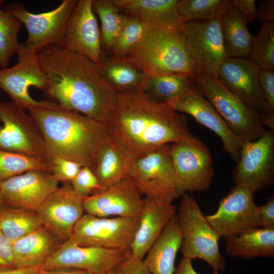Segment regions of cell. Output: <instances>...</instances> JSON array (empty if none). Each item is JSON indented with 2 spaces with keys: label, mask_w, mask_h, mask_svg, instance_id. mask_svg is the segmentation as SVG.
Returning a JSON list of instances; mask_svg holds the SVG:
<instances>
[{
  "label": "cell",
  "mask_w": 274,
  "mask_h": 274,
  "mask_svg": "<svg viewBox=\"0 0 274 274\" xmlns=\"http://www.w3.org/2000/svg\"><path fill=\"white\" fill-rule=\"evenodd\" d=\"M259 83L269 110L274 112V71L260 69Z\"/></svg>",
  "instance_id": "b9f144b4"
},
{
  "label": "cell",
  "mask_w": 274,
  "mask_h": 274,
  "mask_svg": "<svg viewBox=\"0 0 274 274\" xmlns=\"http://www.w3.org/2000/svg\"><path fill=\"white\" fill-rule=\"evenodd\" d=\"M77 2L64 0L55 9L39 14L28 12L23 4L18 2L9 3L3 8L25 26L28 37L24 45L38 53L47 47L61 46L67 21Z\"/></svg>",
  "instance_id": "9c48e42d"
},
{
  "label": "cell",
  "mask_w": 274,
  "mask_h": 274,
  "mask_svg": "<svg viewBox=\"0 0 274 274\" xmlns=\"http://www.w3.org/2000/svg\"><path fill=\"white\" fill-rule=\"evenodd\" d=\"M51 163V174L58 182L70 183L83 166L78 162L59 157H52Z\"/></svg>",
  "instance_id": "ab89813d"
},
{
  "label": "cell",
  "mask_w": 274,
  "mask_h": 274,
  "mask_svg": "<svg viewBox=\"0 0 274 274\" xmlns=\"http://www.w3.org/2000/svg\"><path fill=\"white\" fill-rule=\"evenodd\" d=\"M166 104L177 112L192 116L198 123L217 135L223 149L236 163L238 161L243 141L231 130L195 84Z\"/></svg>",
  "instance_id": "e0dca14e"
},
{
  "label": "cell",
  "mask_w": 274,
  "mask_h": 274,
  "mask_svg": "<svg viewBox=\"0 0 274 274\" xmlns=\"http://www.w3.org/2000/svg\"><path fill=\"white\" fill-rule=\"evenodd\" d=\"M260 68L250 59L228 58L220 65L217 78L248 107L263 117V122L274 115L264 99L259 83Z\"/></svg>",
  "instance_id": "ac0fdd59"
},
{
  "label": "cell",
  "mask_w": 274,
  "mask_h": 274,
  "mask_svg": "<svg viewBox=\"0 0 274 274\" xmlns=\"http://www.w3.org/2000/svg\"><path fill=\"white\" fill-rule=\"evenodd\" d=\"M250 56L260 69L274 71V23H263L254 36Z\"/></svg>",
  "instance_id": "74e56055"
},
{
  "label": "cell",
  "mask_w": 274,
  "mask_h": 274,
  "mask_svg": "<svg viewBox=\"0 0 274 274\" xmlns=\"http://www.w3.org/2000/svg\"><path fill=\"white\" fill-rule=\"evenodd\" d=\"M256 19L263 23H274V1L261 0L256 6Z\"/></svg>",
  "instance_id": "bcb514c9"
},
{
  "label": "cell",
  "mask_w": 274,
  "mask_h": 274,
  "mask_svg": "<svg viewBox=\"0 0 274 274\" xmlns=\"http://www.w3.org/2000/svg\"><path fill=\"white\" fill-rule=\"evenodd\" d=\"M232 5L247 22L253 23L256 20V6L255 0H232Z\"/></svg>",
  "instance_id": "f6af8a7d"
},
{
  "label": "cell",
  "mask_w": 274,
  "mask_h": 274,
  "mask_svg": "<svg viewBox=\"0 0 274 274\" xmlns=\"http://www.w3.org/2000/svg\"><path fill=\"white\" fill-rule=\"evenodd\" d=\"M194 84L193 79L189 77L147 76L141 89L153 99L166 103Z\"/></svg>",
  "instance_id": "d6a6232c"
},
{
  "label": "cell",
  "mask_w": 274,
  "mask_h": 274,
  "mask_svg": "<svg viewBox=\"0 0 274 274\" xmlns=\"http://www.w3.org/2000/svg\"><path fill=\"white\" fill-rule=\"evenodd\" d=\"M0 150L51 160L32 117L12 101L0 100Z\"/></svg>",
  "instance_id": "8fae6325"
},
{
  "label": "cell",
  "mask_w": 274,
  "mask_h": 274,
  "mask_svg": "<svg viewBox=\"0 0 274 274\" xmlns=\"http://www.w3.org/2000/svg\"><path fill=\"white\" fill-rule=\"evenodd\" d=\"M180 27L197 74L217 78L219 67L228 58L220 20L186 21Z\"/></svg>",
  "instance_id": "4fadbf2b"
},
{
  "label": "cell",
  "mask_w": 274,
  "mask_h": 274,
  "mask_svg": "<svg viewBox=\"0 0 274 274\" xmlns=\"http://www.w3.org/2000/svg\"><path fill=\"white\" fill-rule=\"evenodd\" d=\"M180 0H112L128 16L151 28L180 26L184 21L178 11Z\"/></svg>",
  "instance_id": "d4e9b609"
},
{
  "label": "cell",
  "mask_w": 274,
  "mask_h": 274,
  "mask_svg": "<svg viewBox=\"0 0 274 274\" xmlns=\"http://www.w3.org/2000/svg\"><path fill=\"white\" fill-rule=\"evenodd\" d=\"M61 46L99 66L102 52L100 33L92 0L77 1L67 21Z\"/></svg>",
  "instance_id": "44dd1931"
},
{
  "label": "cell",
  "mask_w": 274,
  "mask_h": 274,
  "mask_svg": "<svg viewBox=\"0 0 274 274\" xmlns=\"http://www.w3.org/2000/svg\"><path fill=\"white\" fill-rule=\"evenodd\" d=\"M43 226L36 211L0 204V228L11 242Z\"/></svg>",
  "instance_id": "f546056e"
},
{
  "label": "cell",
  "mask_w": 274,
  "mask_h": 274,
  "mask_svg": "<svg viewBox=\"0 0 274 274\" xmlns=\"http://www.w3.org/2000/svg\"><path fill=\"white\" fill-rule=\"evenodd\" d=\"M169 153L179 196L211 187L214 173L210 151L194 135L170 144Z\"/></svg>",
  "instance_id": "52a82bcc"
},
{
  "label": "cell",
  "mask_w": 274,
  "mask_h": 274,
  "mask_svg": "<svg viewBox=\"0 0 274 274\" xmlns=\"http://www.w3.org/2000/svg\"><path fill=\"white\" fill-rule=\"evenodd\" d=\"M4 2L0 1V66L8 67L12 56L17 54L20 47L18 35L22 23L14 15L2 9Z\"/></svg>",
  "instance_id": "d590c367"
},
{
  "label": "cell",
  "mask_w": 274,
  "mask_h": 274,
  "mask_svg": "<svg viewBox=\"0 0 274 274\" xmlns=\"http://www.w3.org/2000/svg\"><path fill=\"white\" fill-rule=\"evenodd\" d=\"M105 274H150L143 260L132 255L114 266Z\"/></svg>",
  "instance_id": "60d3db41"
},
{
  "label": "cell",
  "mask_w": 274,
  "mask_h": 274,
  "mask_svg": "<svg viewBox=\"0 0 274 274\" xmlns=\"http://www.w3.org/2000/svg\"><path fill=\"white\" fill-rule=\"evenodd\" d=\"M138 221L139 217H100L86 213L76 223L69 241L109 249L130 248Z\"/></svg>",
  "instance_id": "5bb4252c"
},
{
  "label": "cell",
  "mask_w": 274,
  "mask_h": 274,
  "mask_svg": "<svg viewBox=\"0 0 274 274\" xmlns=\"http://www.w3.org/2000/svg\"><path fill=\"white\" fill-rule=\"evenodd\" d=\"M15 268L12 252V242L0 228V270Z\"/></svg>",
  "instance_id": "7bdbcfd3"
},
{
  "label": "cell",
  "mask_w": 274,
  "mask_h": 274,
  "mask_svg": "<svg viewBox=\"0 0 274 274\" xmlns=\"http://www.w3.org/2000/svg\"><path fill=\"white\" fill-rule=\"evenodd\" d=\"M28 111L39 127L51 159L61 157L93 170L99 151L110 134L106 123L59 107H34Z\"/></svg>",
  "instance_id": "3957f363"
},
{
  "label": "cell",
  "mask_w": 274,
  "mask_h": 274,
  "mask_svg": "<svg viewBox=\"0 0 274 274\" xmlns=\"http://www.w3.org/2000/svg\"><path fill=\"white\" fill-rule=\"evenodd\" d=\"M144 196L131 177L124 179L101 191L84 198L86 214L100 217H138Z\"/></svg>",
  "instance_id": "d6986e66"
},
{
  "label": "cell",
  "mask_w": 274,
  "mask_h": 274,
  "mask_svg": "<svg viewBox=\"0 0 274 274\" xmlns=\"http://www.w3.org/2000/svg\"><path fill=\"white\" fill-rule=\"evenodd\" d=\"M220 21L228 58H245L249 56L254 36L249 31L245 18L233 7Z\"/></svg>",
  "instance_id": "f1b7e54d"
},
{
  "label": "cell",
  "mask_w": 274,
  "mask_h": 274,
  "mask_svg": "<svg viewBox=\"0 0 274 274\" xmlns=\"http://www.w3.org/2000/svg\"><path fill=\"white\" fill-rule=\"evenodd\" d=\"M170 144L135 158L130 176L144 197L173 202L179 197L169 153Z\"/></svg>",
  "instance_id": "30bf717a"
},
{
  "label": "cell",
  "mask_w": 274,
  "mask_h": 274,
  "mask_svg": "<svg viewBox=\"0 0 274 274\" xmlns=\"http://www.w3.org/2000/svg\"><path fill=\"white\" fill-rule=\"evenodd\" d=\"M177 210L173 202L144 197L138 226L130 246L132 255L143 260L165 226L176 214Z\"/></svg>",
  "instance_id": "603a6c76"
},
{
  "label": "cell",
  "mask_w": 274,
  "mask_h": 274,
  "mask_svg": "<svg viewBox=\"0 0 274 274\" xmlns=\"http://www.w3.org/2000/svg\"><path fill=\"white\" fill-rule=\"evenodd\" d=\"M150 28L139 20L123 14L120 31L111 50L115 59L124 57L143 39Z\"/></svg>",
  "instance_id": "8d00e7d4"
},
{
  "label": "cell",
  "mask_w": 274,
  "mask_h": 274,
  "mask_svg": "<svg viewBox=\"0 0 274 274\" xmlns=\"http://www.w3.org/2000/svg\"><path fill=\"white\" fill-rule=\"evenodd\" d=\"M181 197L177 217L182 235L180 249L183 257L198 258L208 262L214 271H223L226 262L219 249L221 235L192 196L185 193Z\"/></svg>",
  "instance_id": "5b68a950"
},
{
  "label": "cell",
  "mask_w": 274,
  "mask_h": 274,
  "mask_svg": "<svg viewBox=\"0 0 274 274\" xmlns=\"http://www.w3.org/2000/svg\"><path fill=\"white\" fill-rule=\"evenodd\" d=\"M182 235L176 214L149 249L143 262L150 274H174Z\"/></svg>",
  "instance_id": "4316f807"
},
{
  "label": "cell",
  "mask_w": 274,
  "mask_h": 274,
  "mask_svg": "<svg viewBox=\"0 0 274 274\" xmlns=\"http://www.w3.org/2000/svg\"><path fill=\"white\" fill-rule=\"evenodd\" d=\"M193 81L231 130L243 142L256 140L268 129L263 124L262 116L248 107L218 78L198 75Z\"/></svg>",
  "instance_id": "8992f818"
},
{
  "label": "cell",
  "mask_w": 274,
  "mask_h": 274,
  "mask_svg": "<svg viewBox=\"0 0 274 274\" xmlns=\"http://www.w3.org/2000/svg\"><path fill=\"white\" fill-rule=\"evenodd\" d=\"M1 203V200H0V204Z\"/></svg>",
  "instance_id": "f907efd6"
},
{
  "label": "cell",
  "mask_w": 274,
  "mask_h": 274,
  "mask_svg": "<svg viewBox=\"0 0 274 274\" xmlns=\"http://www.w3.org/2000/svg\"><path fill=\"white\" fill-rule=\"evenodd\" d=\"M33 170L51 173V160L0 150V182Z\"/></svg>",
  "instance_id": "836d02e7"
},
{
  "label": "cell",
  "mask_w": 274,
  "mask_h": 274,
  "mask_svg": "<svg viewBox=\"0 0 274 274\" xmlns=\"http://www.w3.org/2000/svg\"><path fill=\"white\" fill-rule=\"evenodd\" d=\"M38 55L47 76L43 92L48 100L107 123L118 92L101 77L94 62L58 45L47 47Z\"/></svg>",
  "instance_id": "6da1fadb"
},
{
  "label": "cell",
  "mask_w": 274,
  "mask_h": 274,
  "mask_svg": "<svg viewBox=\"0 0 274 274\" xmlns=\"http://www.w3.org/2000/svg\"><path fill=\"white\" fill-rule=\"evenodd\" d=\"M92 8L101 23V44L111 51L120 31L123 14L112 0H92Z\"/></svg>",
  "instance_id": "e575fe53"
},
{
  "label": "cell",
  "mask_w": 274,
  "mask_h": 274,
  "mask_svg": "<svg viewBox=\"0 0 274 274\" xmlns=\"http://www.w3.org/2000/svg\"><path fill=\"white\" fill-rule=\"evenodd\" d=\"M58 184L51 173L28 171L0 182V200L8 206L37 211Z\"/></svg>",
  "instance_id": "7402d4cb"
},
{
  "label": "cell",
  "mask_w": 274,
  "mask_h": 274,
  "mask_svg": "<svg viewBox=\"0 0 274 274\" xmlns=\"http://www.w3.org/2000/svg\"><path fill=\"white\" fill-rule=\"evenodd\" d=\"M98 67L101 77L118 93L141 89L147 77L122 59L101 61Z\"/></svg>",
  "instance_id": "4dcf8cb0"
},
{
  "label": "cell",
  "mask_w": 274,
  "mask_h": 274,
  "mask_svg": "<svg viewBox=\"0 0 274 274\" xmlns=\"http://www.w3.org/2000/svg\"><path fill=\"white\" fill-rule=\"evenodd\" d=\"M225 238L230 256L244 259L274 256V226L253 228Z\"/></svg>",
  "instance_id": "83f0119b"
},
{
  "label": "cell",
  "mask_w": 274,
  "mask_h": 274,
  "mask_svg": "<svg viewBox=\"0 0 274 274\" xmlns=\"http://www.w3.org/2000/svg\"><path fill=\"white\" fill-rule=\"evenodd\" d=\"M254 193L249 188L235 185L220 199L216 212L205 216L221 236H235L251 229L260 227L258 206L254 201Z\"/></svg>",
  "instance_id": "9a60e30c"
},
{
  "label": "cell",
  "mask_w": 274,
  "mask_h": 274,
  "mask_svg": "<svg viewBox=\"0 0 274 274\" xmlns=\"http://www.w3.org/2000/svg\"><path fill=\"white\" fill-rule=\"evenodd\" d=\"M39 274H92L87 271L74 268H62L53 270L41 269Z\"/></svg>",
  "instance_id": "681fc988"
},
{
  "label": "cell",
  "mask_w": 274,
  "mask_h": 274,
  "mask_svg": "<svg viewBox=\"0 0 274 274\" xmlns=\"http://www.w3.org/2000/svg\"><path fill=\"white\" fill-rule=\"evenodd\" d=\"M17 55L15 65L0 70V88L9 95L14 104L25 110L34 107H59L57 104L51 101L37 100L28 93L30 86L43 92L47 84V76L38 53L29 50L23 43H20Z\"/></svg>",
  "instance_id": "ba28073f"
},
{
  "label": "cell",
  "mask_w": 274,
  "mask_h": 274,
  "mask_svg": "<svg viewBox=\"0 0 274 274\" xmlns=\"http://www.w3.org/2000/svg\"><path fill=\"white\" fill-rule=\"evenodd\" d=\"M134 158L117 138L110 134L99 151L93 170L102 190L130 177Z\"/></svg>",
  "instance_id": "cb8c5ba5"
},
{
  "label": "cell",
  "mask_w": 274,
  "mask_h": 274,
  "mask_svg": "<svg viewBox=\"0 0 274 274\" xmlns=\"http://www.w3.org/2000/svg\"><path fill=\"white\" fill-rule=\"evenodd\" d=\"M232 178L236 185L254 192L265 190L274 183V130L267 129L253 141H244Z\"/></svg>",
  "instance_id": "7c38bea8"
},
{
  "label": "cell",
  "mask_w": 274,
  "mask_h": 274,
  "mask_svg": "<svg viewBox=\"0 0 274 274\" xmlns=\"http://www.w3.org/2000/svg\"><path fill=\"white\" fill-rule=\"evenodd\" d=\"M148 77L198 75L180 26L150 28L122 59Z\"/></svg>",
  "instance_id": "277c9868"
},
{
  "label": "cell",
  "mask_w": 274,
  "mask_h": 274,
  "mask_svg": "<svg viewBox=\"0 0 274 274\" xmlns=\"http://www.w3.org/2000/svg\"><path fill=\"white\" fill-rule=\"evenodd\" d=\"M106 123L135 158L194 135L183 114L142 89L118 93Z\"/></svg>",
  "instance_id": "7a4b0ae2"
},
{
  "label": "cell",
  "mask_w": 274,
  "mask_h": 274,
  "mask_svg": "<svg viewBox=\"0 0 274 274\" xmlns=\"http://www.w3.org/2000/svg\"><path fill=\"white\" fill-rule=\"evenodd\" d=\"M84 197L70 182L52 192L37 210L43 226L63 243L69 240L76 223L84 215Z\"/></svg>",
  "instance_id": "ffe728a7"
},
{
  "label": "cell",
  "mask_w": 274,
  "mask_h": 274,
  "mask_svg": "<svg viewBox=\"0 0 274 274\" xmlns=\"http://www.w3.org/2000/svg\"><path fill=\"white\" fill-rule=\"evenodd\" d=\"M232 8V0H181L178 9L186 22L220 20Z\"/></svg>",
  "instance_id": "1f68e13d"
},
{
  "label": "cell",
  "mask_w": 274,
  "mask_h": 274,
  "mask_svg": "<svg viewBox=\"0 0 274 274\" xmlns=\"http://www.w3.org/2000/svg\"><path fill=\"white\" fill-rule=\"evenodd\" d=\"M191 259L183 257L182 258L177 268L175 274H198L193 268ZM213 274H219L218 271H214Z\"/></svg>",
  "instance_id": "7dc6e473"
},
{
  "label": "cell",
  "mask_w": 274,
  "mask_h": 274,
  "mask_svg": "<svg viewBox=\"0 0 274 274\" xmlns=\"http://www.w3.org/2000/svg\"><path fill=\"white\" fill-rule=\"evenodd\" d=\"M41 267L13 268L0 270V274H39Z\"/></svg>",
  "instance_id": "c3c4849f"
},
{
  "label": "cell",
  "mask_w": 274,
  "mask_h": 274,
  "mask_svg": "<svg viewBox=\"0 0 274 274\" xmlns=\"http://www.w3.org/2000/svg\"><path fill=\"white\" fill-rule=\"evenodd\" d=\"M61 244L55 235L42 226L12 242L14 267H42Z\"/></svg>",
  "instance_id": "484cf974"
},
{
  "label": "cell",
  "mask_w": 274,
  "mask_h": 274,
  "mask_svg": "<svg viewBox=\"0 0 274 274\" xmlns=\"http://www.w3.org/2000/svg\"><path fill=\"white\" fill-rule=\"evenodd\" d=\"M131 255L130 248L109 249L78 245L68 240L44 263L41 268L53 270L74 268L92 274H105Z\"/></svg>",
  "instance_id": "2e32d148"
},
{
  "label": "cell",
  "mask_w": 274,
  "mask_h": 274,
  "mask_svg": "<svg viewBox=\"0 0 274 274\" xmlns=\"http://www.w3.org/2000/svg\"><path fill=\"white\" fill-rule=\"evenodd\" d=\"M258 216L260 227L274 226V196H270L266 202L258 206Z\"/></svg>",
  "instance_id": "ee69618b"
},
{
  "label": "cell",
  "mask_w": 274,
  "mask_h": 274,
  "mask_svg": "<svg viewBox=\"0 0 274 274\" xmlns=\"http://www.w3.org/2000/svg\"><path fill=\"white\" fill-rule=\"evenodd\" d=\"M70 183L75 191L84 198L102 190L95 174L87 166H83Z\"/></svg>",
  "instance_id": "f35d334b"
}]
</instances>
